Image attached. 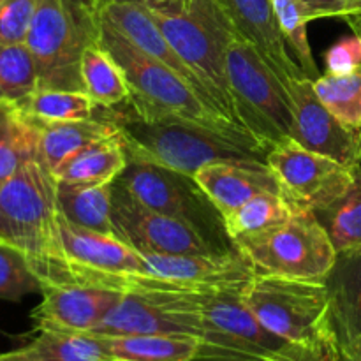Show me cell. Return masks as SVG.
Listing matches in <instances>:
<instances>
[{
	"instance_id": "44dd1931",
	"label": "cell",
	"mask_w": 361,
	"mask_h": 361,
	"mask_svg": "<svg viewBox=\"0 0 361 361\" xmlns=\"http://www.w3.org/2000/svg\"><path fill=\"white\" fill-rule=\"evenodd\" d=\"M328 289V321L338 345L361 341V245L337 252L334 268L324 277Z\"/></svg>"
},
{
	"instance_id": "8fae6325",
	"label": "cell",
	"mask_w": 361,
	"mask_h": 361,
	"mask_svg": "<svg viewBox=\"0 0 361 361\" xmlns=\"http://www.w3.org/2000/svg\"><path fill=\"white\" fill-rule=\"evenodd\" d=\"M59 224L63 252L71 263L74 282H90L118 289L171 284L155 277L143 254L123 240L74 226L62 215L59 217Z\"/></svg>"
},
{
	"instance_id": "4316f807",
	"label": "cell",
	"mask_w": 361,
	"mask_h": 361,
	"mask_svg": "<svg viewBox=\"0 0 361 361\" xmlns=\"http://www.w3.org/2000/svg\"><path fill=\"white\" fill-rule=\"evenodd\" d=\"M32 159H39L37 127L16 104L0 102V189Z\"/></svg>"
},
{
	"instance_id": "9c48e42d",
	"label": "cell",
	"mask_w": 361,
	"mask_h": 361,
	"mask_svg": "<svg viewBox=\"0 0 361 361\" xmlns=\"http://www.w3.org/2000/svg\"><path fill=\"white\" fill-rule=\"evenodd\" d=\"M116 182L145 207L187 222L228 252L236 250L226 231L221 212L197 185L194 176L148 162L129 161Z\"/></svg>"
},
{
	"instance_id": "ba28073f",
	"label": "cell",
	"mask_w": 361,
	"mask_h": 361,
	"mask_svg": "<svg viewBox=\"0 0 361 361\" xmlns=\"http://www.w3.org/2000/svg\"><path fill=\"white\" fill-rule=\"evenodd\" d=\"M242 296L257 321L289 344L310 341L330 323L324 281L256 271Z\"/></svg>"
},
{
	"instance_id": "d6a6232c",
	"label": "cell",
	"mask_w": 361,
	"mask_h": 361,
	"mask_svg": "<svg viewBox=\"0 0 361 361\" xmlns=\"http://www.w3.org/2000/svg\"><path fill=\"white\" fill-rule=\"evenodd\" d=\"M317 99L345 126L361 129V69L351 74H321L312 80Z\"/></svg>"
},
{
	"instance_id": "74e56055",
	"label": "cell",
	"mask_w": 361,
	"mask_h": 361,
	"mask_svg": "<svg viewBox=\"0 0 361 361\" xmlns=\"http://www.w3.org/2000/svg\"><path fill=\"white\" fill-rule=\"evenodd\" d=\"M326 73L351 74L361 69V32L342 37L324 55Z\"/></svg>"
},
{
	"instance_id": "e0dca14e",
	"label": "cell",
	"mask_w": 361,
	"mask_h": 361,
	"mask_svg": "<svg viewBox=\"0 0 361 361\" xmlns=\"http://www.w3.org/2000/svg\"><path fill=\"white\" fill-rule=\"evenodd\" d=\"M92 4H94L101 20L111 25L113 28H116L123 37L129 39L141 51H145L152 59L159 60L166 67L175 71L180 78H183L207 101V104H210L215 111L231 118L224 111V108L219 104L215 95L208 90L207 85L201 81V78L180 59L178 53L166 41L161 28L157 27L155 20L141 0H92Z\"/></svg>"
},
{
	"instance_id": "7c38bea8",
	"label": "cell",
	"mask_w": 361,
	"mask_h": 361,
	"mask_svg": "<svg viewBox=\"0 0 361 361\" xmlns=\"http://www.w3.org/2000/svg\"><path fill=\"white\" fill-rule=\"evenodd\" d=\"M267 164L293 210L314 214L341 200L360 171L307 150L293 137L281 140L268 150Z\"/></svg>"
},
{
	"instance_id": "484cf974",
	"label": "cell",
	"mask_w": 361,
	"mask_h": 361,
	"mask_svg": "<svg viewBox=\"0 0 361 361\" xmlns=\"http://www.w3.org/2000/svg\"><path fill=\"white\" fill-rule=\"evenodd\" d=\"M11 356L20 361H113L104 337L90 331L42 330Z\"/></svg>"
},
{
	"instance_id": "d590c367",
	"label": "cell",
	"mask_w": 361,
	"mask_h": 361,
	"mask_svg": "<svg viewBox=\"0 0 361 361\" xmlns=\"http://www.w3.org/2000/svg\"><path fill=\"white\" fill-rule=\"evenodd\" d=\"M39 0H0V46L27 41Z\"/></svg>"
},
{
	"instance_id": "603a6c76",
	"label": "cell",
	"mask_w": 361,
	"mask_h": 361,
	"mask_svg": "<svg viewBox=\"0 0 361 361\" xmlns=\"http://www.w3.org/2000/svg\"><path fill=\"white\" fill-rule=\"evenodd\" d=\"M113 361H204V341L192 335H102Z\"/></svg>"
},
{
	"instance_id": "f35d334b",
	"label": "cell",
	"mask_w": 361,
	"mask_h": 361,
	"mask_svg": "<svg viewBox=\"0 0 361 361\" xmlns=\"http://www.w3.org/2000/svg\"><path fill=\"white\" fill-rule=\"evenodd\" d=\"M310 14V20L317 18H345V0H302Z\"/></svg>"
},
{
	"instance_id": "1f68e13d",
	"label": "cell",
	"mask_w": 361,
	"mask_h": 361,
	"mask_svg": "<svg viewBox=\"0 0 361 361\" xmlns=\"http://www.w3.org/2000/svg\"><path fill=\"white\" fill-rule=\"evenodd\" d=\"M37 88V69L28 46H0V102L20 104Z\"/></svg>"
},
{
	"instance_id": "cb8c5ba5",
	"label": "cell",
	"mask_w": 361,
	"mask_h": 361,
	"mask_svg": "<svg viewBox=\"0 0 361 361\" xmlns=\"http://www.w3.org/2000/svg\"><path fill=\"white\" fill-rule=\"evenodd\" d=\"M127 164L129 157L118 133L88 145L63 161L53 175L59 182L67 183H113Z\"/></svg>"
},
{
	"instance_id": "9a60e30c",
	"label": "cell",
	"mask_w": 361,
	"mask_h": 361,
	"mask_svg": "<svg viewBox=\"0 0 361 361\" xmlns=\"http://www.w3.org/2000/svg\"><path fill=\"white\" fill-rule=\"evenodd\" d=\"M288 92L293 108V140L345 168L361 169V129L345 126L317 99L310 78L295 80Z\"/></svg>"
},
{
	"instance_id": "f546056e",
	"label": "cell",
	"mask_w": 361,
	"mask_h": 361,
	"mask_svg": "<svg viewBox=\"0 0 361 361\" xmlns=\"http://www.w3.org/2000/svg\"><path fill=\"white\" fill-rule=\"evenodd\" d=\"M293 212L295 210L282 194L261 192L224 217V226L231 242H235L242 236L256 235L282 224L291 217Z\"/></svg>"
},
{
	"instance_id": "4fadbf2b",
	"label": "cell",
	"mask_w": 361,
	"mask_h": 361,
	"mask_svg": "<svg viewBox=\"0 0 361 361\" xmlns=\"http://www.w3.org/2000/svg\"><path fill=\"white\" fill-rule=\"evenodd\" d=\"M247 284V282H245ZM200 291L207 344L264 361H282L293 344L275 337L243 302V286Z\"/></svg>"
},
{
	"instance_id": "4dcf8cb0",
	"label": "cell",
	"mask_w": 361,
	"mask_h": 361,
	"mask_svg": "<svg viewBox=\"0 0 361 361\" xmlns=\"http://www.w3.org/2000/svg\"><path fill=\"white\" fill-rule=\"evenodd\" d=\"M316 215L337 252L361 245V169L348 192Z\"/></svg>"
},
{
	"instance_id": "5bb4252c",
	"label": "cell",
	"mask_w": 361,
	"mask_h": 361,
	"mask_svg": "<svg viewBox=\"0 0 361 361\" xmlns=\"http://www.w3.org/2000/svg\"><path fill=\"white\" fill-rule=\"evenodd\" d=\"M111 222L116 238L141 254H228L187 222L145 207L116 180Z\"/></svg>"
},
{
	"instance_id": "f1b7e54d",
	"label": "cell",
	"mask_w": 361,
	"mask_h": 361,
	"mask_svg": "<svg viewBox=\"0 0 361 361\" xmlns=\"http://www.w3.org/2000/svg\"><path fill=\"white\" fill-rule=\"evenodd\" d=\"M23 115L37 122H71L95 116L97 104L85 92L37 88L16 104Z\"/></svg>"
},
{
	"instance_id": "52a82bcc",
	"label": "cell",
	"mask_w": 361,
	"mask_h": 361,
	"mask_svg": "<svg viewBox=\"0 0 361 361\" xmlns=\"http://www.w3.org/2000/svg\"><path fill=\"white\" fill-rule=\"evenodd\" d=\"M235 249L264 274L324 281L337 250L314 212H293L275 228L236 238Z\"/></svg>"
},
{
	"instance_id": "83f0119b",
	"label": "cell",
	"mask_w": 361,
	"mask_h": 361,
	"mask_svg": "<svg viewBox=\"0 0 361 361\" xmlns=\"http://www.w3.org/2000/svg\"><path fill=\"white\" fill-rule=\"evenodd\" d=\"M81 81L85 94L97 108H115L130 99V88L122 69L101 42L85 49L81 59Z\"/></svg>"
},
{
	"instance_id": "7a4b0ae2",
	"label": "cell",
	"mask_w": 361,
	"mask_h": 361,
	"mask_svg": "<svg viewBox=\"0 0 361 361\" xmlns=\"http://www.w3.org/2000/svg\"><path fill=\"white\" fill-rule=\"evenodd\" d=\"M56 183L44 162L32 159L0 189V242L27 256L44 288L74 282L60 238Z\"/></svg>"
},
{
	"instance_id": "ffe728a7",
	"label": "cell",
	"mask_w": 361,
	"mask_h": 361,
	"mask_svg": "<svg viewBox=\"0 0 361 361\" xmlns=\"http://www.w3.org/2000/svg\"><path fill=\"white\" fill-rule=\"evenodd\" d=\"M222 219L261 192H281L277 178L267 162L228 161L203 166L194 175Z\"/></svg>"
},
{
	"instance_id": "6da1fadb",
	"label": "cell",
	"mask_w": 361,
	"mask_h": 361,
	"mask_svg": "<svg viewBox=\"0 0 361 361\" xmlns=\"http://www.w3.org/2000/svg\"><path fill=\"white\" fill-rule=\"evenodd\" d=\"M101 111L118 127L129 161L162 166L189 176L214 162H267L268 150L250 134L222 133L169 115H140L126 102Z\"/></svg>"
},
{
	"instance_id": "30bf717a",
	"label": "cell",
	"mask_w": 361,
	"mask_h": 361,
	"mask_svg": "<svg viewBox=\"0 0 361 361\" xmlns=\"http://www.w3.org/2000/svg\"><path fill=\"white\" fill-rule=\"evenodd\" d=\"M200 291L175 284L134 286L92 334L204 337Z\"/></svg>"
},
{
	"instance_id": "277c9868",
	"label": "cell",
	"mask_w": 361,
	"mask_h": 361,
	"mask_svg": "<svg viewBox=\"0 0 361 361\" xmlns=\"http://www.w3.org/2000/svg\"><path fill=\"white\" fill-rule=\"evenodd\" d=\"M141 2L180 59L201 78L224 111L238 122L226 85V51L238 34L217 0Z\"/></svg>"
},
{
	"instance_id": "7402d4cb",
	"label": "cell",
	"mask_w": 361,
	"mask_h": 361,
	"mask_svg": "<svg viewBox=\"0 0 361 361\" xmlns=\"http://www.w3.org/2000/svg\"><path fill=\"white\" fill-rule=\"evenodd\" d=\"M32 122L37 127L39 134V159L51 173L63 161L87 148L88 145L118 134V127L102 111L99 116L95 115L87 120H71V122L32 120Z\"/></svg>"
},
{
	"instance_id": "60d3db41",
	"label": "cell",
	"mask_w": 361,
	"mask_h": 361,
	"mask_svg": "<svg viewBox=\"0 0 361 361\" xmlns=\"http://www.w3.org/2000/svg\"><path fill=\"white\" fill-rule=\"evenodd\" d=\"M345 18L361 20V0H345Z\"/></svg>"
},
{
	"instance_id": "e575fe53",
	"label": "cell",
	"mask_w": 361,
	"mask_h": 361,
	"mask_svg": "<svg viewBox=\"0 0 361 361\" xmlns=\"http://www.w3.org/2000/svg\"><path fill=\"white\" fill-rule=\"evenodd\" d=\"M42 281L23 252L0 242V300L20 302L25 296L42 293Z\"/></svg>"
},
{
	"instance_id": "b9f144b4",
	"label": "cell",
	"mask_w": 361,
	"mask_h": 361,
	"mask_svg": "<svg viewBox=\"0 0 361 361\" xmlns=\"http://www.w3.org/2000/svg\"><path fill=\"white\" fill-rule=\"evenodd\" d=\"M0 361H20V360L11 356V353H4V355H0Z\"/></svg>"
},
{
	"instance_id": "3957f363",
	"label": "cell",
	"mask_w": 361,
	"mask_h": 361,
	"mask_svg": "<svg viewBox=\"0 0 361 361\" xmlns=\"http://www.w3.org/2000/svg\"><path fill=\"white\" fill-rule=\"evenodd\" d=\"M99 42L116 60L129 83L130 99L126 104L133 111L140 115L176 116L229 134H249L235 120L207 104V101L175 71L136 48L104 20H101Z\"/></svg>"
},
{
	"instance_id": "d6986e66",
	"label": "cell",
	"mask_w": 361,
	"mask_h": 361,
	"mask_svg": "<svg viewBox=\"0 0 361 361\" xmlns=\"http://www.w3.org/2000/svg\"><path fill=\"white\" fill-rule=\"evenodd\" d=\"M155 277L189 289L240 286L256 275V267L238 250L228 254H143Z\"/></svg>"
},
{
	"instance_id": "8d00e7d4",
	"label": "cell",
	"mask_w": 361,
	"mask_h": 361,
	"mask_svg": "<svg viewBox=\"0 0 361 361\" xmlns=\"http://www.w3.org/2000/svg\"><path fill=\"white\" fill-rule=\"evenodd\" d=\"M282 361H342V349L330 323L310 341L293 344Z\"/></svg>"
},
{
	"instance_id": "5b68a950",
	"label": "cell",
	"mask_w": 361,
	"mask_h": 361,
	"mask_svg": "<svg viewBox=\"0 0 361 361\" xmlns=\"http://www.w3.org/2000/svg\"><path fill=\"white\" fill-rule=\"evenodd\" d=\"M101 20L85 0H39L25 44L34 56L39 88L85 92L81 59L99 42Z\"/></svg>"
},
{
	"instance_id": "8992f818",
	"label": "cell",
	"mask_w": 361,
	"mask_h": 361,
	"mask_svg": "<svg viewBox=\"0 0 361 361\" xmlns=\"http://www.w3.org/2000/svg\"><path fill=\"white\" fill-rule=\"evenodd\" d=\"M226 85L240 126L270 150L291 137L293 108L289 92L249 41L233 39L226 51Z\"/></svg>"
},
{
	"instance_id": "2e32d148",
	"label": "cell",
	"mask_w": 361,
	"mask_h": 361,
	"mask_svg": "<svg viewBox=\"0 0 361 361\" xmlns=\"http://www.w3.org/2000/svg\"><path fill=\"white\" fill-rule=\"evenodd\" d=\"M126 289L90 282L46 286L30 317L37 331H95L122 300Z\"/></svg>"
},
{
	"instance_id": "ac0fdd59",
	"label": "cell",
	"mask_w": 361,
	"mask_h": 361,
	"mask_svg": "<svg viewBox=\"0 0 361 361\" xmlns=\"http://www.w3.org/2000/svg\"><path fill=\"white\" fill-rule=\"evenodd\" d=\"M217 4L229 18L236 34L259 51L286 88L295 80L307 78L291 55L271 0H217Z\"/></svg>"
},
{
	"instance_id": "836d02e7",
	"label": "cell",
	"mask_w": 361,
	"mask_h": 361,
	"mask_svg": "<svg viewBox=\"0 0 361 361\" xmlns=\"http://www.w3.org/2000/svg\"><path fill=\"white\" fill-rule=\"evenodd\" d=\"M271 6H274V13L277 16L286 42L295 55V60L307 78L317 80L321 73L317 69L309 35H307V25L312 21L307 7L303 6L302 0H271Z\"/></svg>"
},
{
	"instance_id": "ab89813d",
	"label": "cell",
	"mask_w": 361,
	"mask_h": 361,
	"mask_svg": "<svg viewBox=\"0 0 361 361\" xmlns=\"http://www.w3.org/2000/svg\"><path fill=\"white\" fill-rule=\"evenodd\" d=\"M342 361H361V341L342 348Z\"/></svg>"
},
{
	"instance_id": "d4e9b609",
	"label": "cell",
	"mask_w": 361,
	"mask_h": 361,
	"mask_svg": "<svg viewBox=\"0 0 361 361\" xmlns=\"http://www.w3.org/2000/svg\"><path fill=\"white\" fill-rule=\"evenodd\" d=\"M59 182V180H56ZM59 214L74 226L115 236L113 183H56Z\"/></svg>"
}]
</instances>
